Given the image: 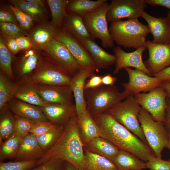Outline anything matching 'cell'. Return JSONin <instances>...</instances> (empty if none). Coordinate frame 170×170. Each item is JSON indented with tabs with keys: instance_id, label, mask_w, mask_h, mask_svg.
<instances>
[{
	"instance_id": "cell-20",
	"label": "cell",
	"mask_w": 170,
	"mask_h": 170,
	"mask_svg": "<svg viewBox=\"0 0 170 170\" xmlns=\"http://www.w3.org/2000/svg\"><path fill=\"white\" fill-rule=\"evenodd\" d=\"M45 151L39 145L36 135L31 133L21 138L16 161L38 160Z\"/></svg>"
},
{
	"instance_id": "cell-42",
	"label": "cell",
	"mask_w": 170,
	"mask_h": 170,
	"mask_svg": "<svg viewBox=\"0 0 170 170\" xmlns=\"http://www.w3.org/2000/svg\"><path fill=\"white\" fill-rule=\"evenodd\" d=\"M64 162L60 159H53L29 170H62Z\"/></svg>"
},
{
	"instance_id": "cell-46",
	"label": "cell",
	"mask_w": 170,
	"mask_h": 170,
	"mask_svg": "<svg viewBox=\"0 0 170 170\" xmlns=\"http://www.w3.org/2000/svg\"><path fill=\"white\" fill-rule=\"evenodd\" d=\"M86 81L84 90L97 88L103 85L102 81V76H99L93 73Z\"/></svg>"
},
{
	"instance_id": "cell-11",
	"label": "cell",
	"mask_w": 170,
	"mask_h": 170,
	"mask_svg": "<svg viewBox=\"0 0 170 170\" xmlns=\"http://www.w3.org/2000/svg\"><path fill=\"white\" fill-rule=\"evenodd\" d=\"M54 38L68 48L76 61L80 69L93 68L96 69L90 53L80 40L64 28L58 29Z\"/></svg>"
},
{
	"instance_id": "cell-52",
	"label": "cell",
	"mask_w": 170,
	"mask_h": 170,
	"mask_svg": "<svg viewBox=\"0 0 170 170\" xmlns=\"http://www.w3.org/2000/svg\"><path fill=\"white\" fill-rule=\"evenodd\" d=\"M116 77L113 76L110 74L102 76V81L103 85L112 86L114 85L116 81Z\"/></svg>"
},
{
	"instance_id": "cell-8",
	"label": "cell",
	"mask_w": 170,
	"mask_h": 170,
	"mask_svg": "<svg viewBox=\"0 0 170 170\" xmlns=\"http://www.w3.org/2000/svg\"><path fill=\"white\" fill-rule=\"evenodd\" d=\"M72 76L66 71L49 61L42 60L27 77L37 84L70 85Z\"/></svg>"
},
{
	"instance_id": "cell-45",
	"label": "cell",
	"mask_w": 170,
	"mask_h": 170,
	"mask_svg": "<svg viewBox=\"0 0 170 170\" xmlns=\"http://www.w3.org/2000/svg\"><path fill=\"white\" fill-rule=\"evenodd\" d=\"M0 22L12 23L19 25L18 21L14 12L8 7L6 8H1Z\"/></svg>"
},
{
	"instance_id": "cell-55",
	"label": "cell",
	"mask_w": 170,
	"mask_h": 170,
	"mask_svg": "<svg viewBox=\"0 0 170 170\" xmlns=\"http://www.w3.org/2000/svg\"><path fill=\"white\" fill-rule=\"evenodd\" d=\"M169 139L168 143L166 146V148H167L170 151V131H169ZM169 161H170V158Z\"/></svg>"
},
{
	"instance_id": "cell-28",
	"label": "cell",
	"mask_w": 170,
	"mask_h": 170,
	"mask_svg": "<svg viewBox=\"0 0 170 170\" xmlns=\"http://www.w3.org/2000/svg\"><path fill=\"white\" fill-rule=\"evenodd\" d=\"M118 170H132L146 168V162L127 151L119 150L113 161Z\"/></svg>"
},
{
	"instance_id": "cell-19",
	"label": "cell",
	"mask_w": 170,
	"mask_h": 170,
	"mask_svg": "<svg viewBox=\"0 0 170 170\" xmlns=\"http://www.w3.org/2000/svg\"><path fill=\"white\" fill-rule=\"evenodd\" d=\"M141 17L148 24L150 33L155 44L168 45L170 42V27L167 18H156L144 11Z\"/></svg>"
},
{
	"instance_id": "cell-25",
	"label": "cell",
	"mask_w": 170,
	"mask_h": 170,
	"mask_svg": "<svg viewBox=\"0 0 170 170\" xmlns=\"http://www.w3.org/2000/svg\"><path fill=\"white\" fill-rule=\"evenodd\" d=\"M37 50L32 48L25 51L18 61L16 70L20 79L28 77L42 60Z\"/></svg>"
},
{
	"instance_id": "cell-36",
	"label": "cell",
	"mask_w": 170,
	"mask_h": 170,
	"mask_svg": "<svg viewBox=\"0 0 170 170\" xmlns=\"http://www.w3.org/2000/svg\"><path fill=\"white\" fill-rule=\"evenodd\" d=\"M21 138L14 133L0 144V162L15 159L19 147Z\"/></svg>"
},
{
	"instance_id": "cell-33",
	"label": "cell",
	"mask_w": 170,
	"mask_h": 170,
	"mask_svg": "<svg viewBox=\"0 0 170 170\" xmlns=\"http://www.w3.org/2000/svg\"><path fill=\"white\" fill-rule=\"evenodd\" d=\"M15 119L8 105L0 110V144L14 133Z\"/></svg>"
},
{
	"instance_id": "cell-43",
	"label": "cell",
	"mask_w": 170,
	"mask_h": 170,
	"mask_svg": "<svg viewBox=\"0 0 170 170\" xmlns=\"http://www.w3.org/2000/svg\"><path fill=\"white\" fill-rule=\"evenodd\" d=\"M146 168L150 170H170V161L155 157L146 162Z\"/></svg>"
},
{
	"instance_id": "cell-21",
	"label": "cell",
	"mask_w": 170,
	"mask_h": 170,
	"mask_svg": "<svg viewBox=\"0 0 170 170\" xmlns=\"http://www.w3.org/2000/svg\"><path fill=\"white\" fill-rule=\"evenodd\" d=\"M17 86L14 98L22 101L42 107L45 103L39 96L36 84L27 77L16 81Z\"/></svg>"
},
{
	"instance_id": "cell-17",
	"label": "cell",
	"mask_w": 170,
	"mask_h": 170,
	"mask_svg": "<svg viewBox=\"0 0 170 170\" xmlns=\"http://www.w3.org/2000/svg\"><path fill=\"white\" fill-rule=\"evenodd\" d=\"M48 120L58 126H63L76 115L73 103L45 104L40 107Z\"/></svg>"
},
{
	"instance_id": "cell-4",
	"label": "cell",
	"mask_w": 170,
	"mask_h": 170,
	"mask_svg": "<svg viewBox=\"0 0 170 170\" xmlns=\"http://www.w3.org/2000/svg\"><path fill=\"white\" fill-rule=\"evenodd\" d=\"M128 97L123 91L120 92L114 85H103L84 90L87 110L92 117L107 111L116 104Z\"/></svg>"
},
{
	"instance_id": "cell-14",
	"label": "cell",
	"mask_w": 170,
	"mask_h": 170,
	"mask_svg": "<svg viewBox=\"0 0 170 170\" xmlns=\"http://www.w3.org/2000/svg\"><path fill=\"white\" fill-rule=\"evenodd\" d=\"M147 48V46H144L132 52L127 53L124 51L119 46L115 47L113 50L116 61L114 74L118 73L123 69L132 67L143 71L150 76H152L142 60L143 53Z\"/></svg>"
},
{
	"instance_id": "cell-27",
	"label": "cell",
	"mask_w": 170,
	"mask_h": 170,
	"mask_svg": "<svg viewBox=\"0 0 170 170\" xmlns=\"http://www.w3.org/2000/svg\"><path fill=\"white\" fill-rule=\"evenodd\" d=\"M84 148L89 151L113 162L120 150L111 142L101 137L93 139L84 146Z\"/></svg>"
},
{
	"instance_id": "cell-18",
	"label": "cell",
	"mask_w": 170,
	"mask_h": 170,
	"mask_svg": "<svg viewBox=\"0 0 170 170\" xmlns=\"http://www.w3.org/2000/svg\"><path fill=\"white\" fill-rule=\"evenodd\" d=\"M96 69L93 68L80 69L72 78L70 86L75 99L76 115L78 116L87 110L84 97V85L87 78L89 77Z\"/></svg>"
},
{
	"instance_id": "cell-15",
	"label": "cell",
	"mask_w": 170,
	"mask_h": 170,
	"mask_svg": "<svg viewBox=\"0 0 170 170\" xmlns=\"http://www.w3.org/2000/svg\"><path fill=\"white\" fill-rule=\"evenodd\" d=\"M146 44L149 58L144 63L153 76L170 65V47L155 44L149 40L146 41Z\"/></svg>"
},
{
	"instance_id": "cell-38",
	"label": "cell",
	"mask_w": 170,
	"mask_h": 170,
	"mask_svg": "<svg viewBox=\"0 0 170 170\" xmlns=\"http://www.w3.org/2000/svg\"><path fill=\"white\" fill-rule=\"evenodd\" d=\"M63 126H56L48 132L36 136L38 142L45 152L52 147L57 141L64 129Z\"/></svg>"
},
{
	"instance_id": "cell-37",
	"label": "cell",
	"mask_w": 170,
	"mask_h": 170,
	"mask_svg": "<svg viewBox=\"0 0 170 170\" xmlns=\"http://www.w3.org/2000/svg\"><path fill=\"white\" fill-rule=\"evenodd\" d=\"M12 55L7 47L5 41L0 35V71L5 73L11 81L15 82V77L12 66Z\"/></svg>"
},
{
	"instance_id": "cell-29",
	"label": "cell",
	"mask_w": 170,
	"mask_h": 170,
	"mask_svg": "<svg viewBox=\"0 0 170 170\" xmlns=\"http://www.w3.org/2000/svg\"><path fill=\"white\" fill-rule=\"evenodd\" d=\"M11 5L30 16L36 21H42L46 17L47 10L45 6L31 0H9Z\"/></svg>"
},
{
	"instance_id": "cell-23",
	"label": "cell",
	"mask_w": 170,
	"mask_h": 170,
	"mask_svg": "<svg viewBox=\"0 0 170 170\" xmlns=\"http://www.w3.org/2000/svg\"><path fill=\"white\" fill-rule=\"evenodd\" d=\"M90 53L94 63L96 70L107 68L115 64V55L107 53L92 38H85L81 41Z\"/></svg>"
},
{
	"instance_id": "cell-32",
	"label": "cell",
	"mask_w": 170,
	"mask_h": 170,
	"mask_svg": "<svg viewBox=\"0 0 170 170\" xmlns=\"http://www.w3.org/2000/svg\"><path fill=\"white\" fill-rule=\"evenodd\" d=\"M85 162L83 170H118L113 162L92 153L84 147Z\"/></svg>"
},
{
	"instance_id": "cell-30",
	"label": "cell",
	"mask_w": 170,
	"mask_h": 170,
	"mask_svg": "<svg viewBox=\"0 0 170 170\" xmlns=\"http://www.w3.org/2000/svg\"><path fill=\"white\" fill-rule=\"evenodd\" d=\"M63 22L64 28L68 32L81 41L85 38H92L84 25L83 17L73 13H67Z\"/></svg>"
},
{
	"instance_id": "cell-13",
	"label": "cell",
	"mask_w": 170,
	"mask_h": 170,
	"mask_svg": "<svg viewBox=\"0 0 170 170\" xmlns=\"http://www.w3.org/2000/svg\"><path fill=\"white\" fill-rule=\"evenodd\" d=\"M127 72L129 81L122 84L123 91L128 96H134L143 91H150L156 88L161 86L164 82L155 77H152L143 71L127 67L124 69Z\"/></svg>"
},
{
	"instance_id": "cell-44",
	"label": "cell",
	"mask_w": 170,
	"mask_h": 170,
	"mask_svg": "<svg viewBox=\"0 0 170 170\" xmlns=\"http://www.w3.org/2000/svg\"><path fill=\"white\" fill-rule=\"evenodd\" d=\"M56 126H58L49 121L36 122L30 133L37 136L48 132Z\"/></svg>"
},
{
	"instance_id": "cell-1",
	"label": "cell",
	"mask_w": 170,
	"mask_h": 170,
	"mask_svg": "<svg viewBox=\"0 0 170 170\" xmlns=\"http://www.w3.org/2000/svg\"><path fill=\"white\" fill-rule=\"evenodd\" d=\"M92 118L99 128L100 137L119 149L129 151L145 162L156 157L148 145L118 122L108 111Z\"/></svg>"
},
{
	"instance_id": "cell-58",
	"label": "cell",
	"mask_w": 170,
	"mask_h": 170,
	"mask_svg": "<svg viewBox=\"0 0 170 170\" xmlns=\"http://www.w3.org/2000/svg\"><path fill=\"white\" fill-rule=\"evenodd\" d=\"M168 45H169V46L170 47V43H169V44Z\"/></svg>"
},
{
	"instance_id": "cell-3",
	"label": "cell",
	"mask_w": 170,
	"mask_h": 170,
	"mask_svg": "<svg viewBox=\"0 0 170 170\" xmlns=\"http://www.w3.org/2000/svg\"><path fill=\"white\" fill-rule=\"evenodd\" d=\"M111 38L120 46L136 49L146 46V37L150 33L147 25L138 19L110 23L109 29Z\"/></svg>"
},
{
	"instance_id": "cell-2",
	"label": "cell",
	"mask_w": 170,
	"mask_h": 170,
	"mask_svg": "<svg viewBox=\"0 0 170 170\" xmlns=\"http://www.w3.org/2000/svg\"><path fill=\"white\" fill-rule=\"evenodd\" d=\"M77 119L75 115L70 119L57 141L37 161V166L52 159L59 158L70 163L78 170H84V145L80 137Z\"/></svg>"
},
{
	"instance_id": "cell-9",
	"label": "cell",
	"mask_w": 170,
	"mask_h": 170,
	"mask_svg": "<svg viewBox=\"0 0 170 170\" xmlns=\"http://www.w3.org/2000/svg\"><path fill=\"white\" fill-rule=\"evenodd\" d=\"M134 96L141 107L148 111L155 121L164 122L167 94L162 86L157 87L148 93H139Z\"/></svg>"
},
{
	"instance_id": "cell-26",
	"label": "cell",
	"mask_w": 170,
	"mask_h": 170,
	"mask_svg": "<svg viewBox=\"0 0 170 170\" xmlns=\"http://www.w3.org/2000/svg\"><path fill=\"white\" fill-rule=\"evenodd\" d=\"M77 117L79 133L84 146L93 139L100 137L99 128L87 110Z\"/></svg>"
},
{
	"instance_id": "cell-12",
	"label": "cell",
	"mask_w": 170,
	"mask_h": 170,
	"mask_svg": "<svg viewBox=\"0 0 170 170\" xmlns=\"http://www.w3.org/2000/svg\"><path fill=\"white\" fill-rule=\"evenodd\" d=\"M44 50L49 57V61L66 71L72 77L80 70L78 64L68 48L54 38Z\"/></svg>"
},
{
	"instance_id": "cell-57",
	"label": "cell",
	"mask_w": 170,
	"mask_h": 170,
	"mask_svg": "<svg viewBox=\"0 0 170 170\" xmlns=\"http://www.w3.org/2000/svg\"><path fill=\"white\" fill-rule=\"evenodd\" d=\"M143 170V169H135V170Z\"/></svg>"
},
{
	"instance_id": "cell-51",
	"label": "cell",
	"mask_w": 170,
	"mask_h": 170,
	"mask_svg": "<svg viewBox=\"0 0 170 170\" xmlns=\"http://www.w3.org/2000/svg\"><path fill=\"white\" fill-rule=\"evenodd\" d=\"M166 103L165 118L163 123L169 132L170 131V99L167 97L166 98Z\"/></svg>"
},
{
	"instance_id": "cell-40",
	"label": "cell",
	"mask_w": 170,
	"mask_h": 170,
	"mask_svg": "<svg viewBox=\"0 0 170 170\" xmlns=\"http://www.w3.org/2000/svg\"><path fill=\"white\" fill-rule=\"evenodd\" d=\"M14 115L15 119L14 133L21 138L30 133L36 122L16 115Z\"/></svg>"
},
{
	"instance_id": "cell-47",
	"label": "cell",
	"mask_w": 170,
	"mask_h": 170,
	"mask_svg": "<svg viewBox=\"0 0 170 170\" xmlns=\"http://www.w3.org/2000/svg\"><path fill=\"white\" fill-rule=\"evenodd\" d=\"M15 39L20 51H25L33 48L31 40L28 36H21Z\"/></svg>"
},
{
	"instance_id": "cell-16",
	"label": "cell",
	"mask_w": 170,
	"mask_h": 170,
	"mask_svg": "<svg viewBox=\"0 0 170 170\" xmlns=\"http://www.w3.org/2000/svg\"><path fill=\"white\" fill-rule=\"evenodd\" d=\"M36 86L39 96L45 104L73 103L74 96L70 85L36 84Z\"/></svg>"
},
{
	"instance_id": "cell-6",
	"label": "cell",
	"mask_w": 170,
	"mask_h": 170,
	"mask_svg": "<svg viewBox=\"0 0 170 170\" xmlns=\"http://www.w3.org/2000/svg\"><path fill=\"white\" fill-rule=\"evenodd\" d=\"M141 108L133 95L117 102L107 111L120 124L148 144L138 119Z\"/></svg>"
},
{
	"instance_id": "cell-5",
	"label": "cell",
	"mask_w": 170,
	"mask_h": 170,
	"mask_svg": "<svg viewBox=\"0 0 170 170\" xmlns=\"http://www.w3.org/2000/svg\"><path fill=\"white\" fill-rule=\"evenodd\" d=\"M144 136L156 157L162 158V152L169 139V132L163 122L155 121L151 115L141 108L138 116Z\"/></svg>"
},
{
	"instance_id": "cell-31",
	"label": "cell",
	"mask_w": 170,
	"mask_h": 170,
	"mask_svg": "<svg viewBox=\"0 0 170 170\" xmlns=\"http://www.w3.org/2000/svg\"><path fill=\"white\" fill-rule=\"evenodd\" d=\"M107 0H69L66 11L68 13H73L83 17L102 6Z\"/></svg>"
},
{
	"instance_id": "cell-48",
	"label": "cell",
	"mask_w": 170,
	"mask_h": 170,
	"mask_svg": "<svg viewBox=\"0 0 170 170\" xmlns=\"http://www.w3.org/2000/svg\"><path fill=\"white\" fill-rule=\"evenodd\" d=\"M7 47L12 55L17 54L20 50L18 45L15 38L4 39Z\"/></svg>"
},
{
	"instance_id": "cell-10",
	"label": "cell",
	"mask_w": 170,
	"mask_h": 170,
	"mask_svg": "<svg viewBox=\"0 0 170 170\" xmlns=\"http://www.w3.org/2000/svg\"><path fill=\"white\" fill-rule=\"evenodd\" d=\"M147 6L145 0H112L107 12V21L116 22L124 18L138 19Z\"/></svg>"
},
{
	"instance_id": "cell-24",
	"label": "cell",
	"mask_w": 170,
	"mask_h": 170,
	"mask_svg": "<svg viewBox=\"0 0 170 170\" xmlns=\"http://www.w3.org/2000/svg\"><path fill=\"white\" fill-rule=\"evenodd\" d=\"M57 29L50 22L41 23L33 28L27 35L32 43L33 48L37 50H44L54 37Z\"/></svg>"
},
{
	"instance_id": "cell-39",
	"label": "cell",
	"mask_w": 170,
	"mask_h": 170,
	"mask_svg": "<svg viewBox=\"0 0 170 170\" xmlns=\"http://www.w3.org/2000/svg\"><path fill=\"white\" fill-rule=\"evenodd\" d=\"M0 28L1 35L4 39L27 36L28 34L20 25L12 23L0 22Z\"/></svg>"
},
{
	"instance_id": "cell-56",
	"label": "cell",
	"mask_w": 170,
	"mask_h": 170,
	"mask_svg": "<svg viewBox=\"0 0 170 170\" xmlns=\"http://www.w3.org/2000/svg\"><path fill=\"white\" fill-rule=\"evenodd\" d=\"M167 18L168 20L170 27V10L169 11L167 14Z\"/></svg>"
},
{
	"instance_id": "cell-54",
	"label": "cell",
	"mask_w": 170,
	"mask_h": 170,
	"mask_svg": "<svg viewBox=\"0 0 170 170\" xmlns=\"http://www.w3.org/2000/svg\"><path fill=\"white\" fill-rule=\"evenodd\" d=\"M62 170H78L76 168L70 163L64 161Z\"/></svg>"
},
{
	"instance_id": "cell-49",
	"label": "cell",
	"mask_w": 170,
	"mask_h": 170,
	"mask_svg": "<svg viewBox=\"0 0 170 170\" xmlns=\"http://www.w3.org/2000/svg\"><path fill=\"white\" fill-rule=\"evenodd\" d=\"M153 76L164 81H170V66L165 68Z\"/></svg>"
},
{
	"instance_id": "cell-7",
	"label": "cell",
	"mask_w": 170,
	"mask_h": 170,
	"mask_svg": "<svg viewBox=\"0 0 170 170\" xmlns=\"http://www.w3.org/2000/svg\"><path fill=\"white\" fill-rule=\"evenodd\" d=\"M110 3L107 1L100 7L83 17L84 25L92 38L100 40L105 48L114 46L108 28L106 13Z\"/></svg>"
},
{
	"instance_id": "cell-34",
	"label": "cell",
	"mask_w": 170,
	"mask_h": 170,
	"mask_svg": "<svg viewBox=\"0 0 170 170\" xmlns=\"http://www.w3.org/2000/svg\"><path fill=\"white\" fill-rule=\"evenodd\" d=\"M67 0H47L51 16V24L57 29L60 27L65 18L67 15L66 11Z\"/></svg>"
},
{
	"instance_id": "cell-41",
	"label": "cell",
	"mask_w": 170,
	"mask_h": 170,
	"mask_svg": "<svg viewBox=\"0 0 170 170\" xmlns=\"http://www.w3.org/2000/svg\"><path fill=\"white\" fill-rule=\"evenodd\" d=\"M37 161L0 162V170H29L37 166Z\"/></svg>"
},
{
	"instance_id": "cell-53",
	"label": "cell",
	"mask_w": 170,
	"mask_h": 170,
	"mask_svg": "<svg viewBox=\"0 0 170 170\" xmlns=\"http://www.w3.org/2000/svg\"><path fill=\"white\" fill-rule=\"evenodd\" d=\"M161 86L166 91L167 97L170 99V81H164Z\"/></svg>"
},
{
	"instance_id": "cell-22",
	"label": "cell",
	"mask_w": 170,
	"mask_h": 170,
	"mask_svg": "<svg viewBox=\"0 0 170 170\" xmlns=\"http://www.w3.org/2000/svg\"><path fill=\"white\" fill-rule=\"evenodd\" d=\"M8 106L14 114L36 122H48L40 107L13 98Z\"/></svg>"
},
{
	"instance_id": "cell-50",
	"label": "cell",
	"mask_w": 170,
	"mask_h": 170,
	"mask_svg": "<svg viewBox=\"0 0 170 170\" xmlns=\"http://www.w3.org/2000/svg\"><path fill=\"white\" fill-rule=\"evenodd\" d=\"M146 3L152 6H161L170 10V0H145Z\"/></svg>"
},
{
	"instance_id": "cell-35",
	"label": "cell",
	"mask_w": 170,
	"mask_h": 170,
	"mask_svg": "<svg viewBox=\"0 0 170 170\" xmlns=\"http://www.w3.org/2000/svg\"><path fill=\"white\" fill-rule=\"evenodd\" d=\"M17 86L16 81H11L2 71H0V110L8 105L14 98Z\"/></svg>"
}]
</instances>
